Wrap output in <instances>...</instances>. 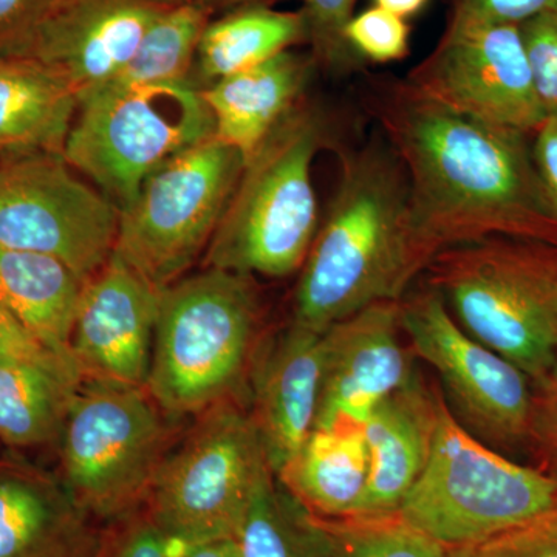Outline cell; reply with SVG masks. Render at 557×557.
Returning <instances> with one entry per match:
<instances>
[{"label":"cell","instance_id":"6da1fadb","mask_svg":"<svg viewBox=\"0 0 557 557\" xmlns=\"http://www.w3.org/2000/svg\"><path fill=\"white\" fill-rule=\"evenodd\" d=\"M366 108L401 163L413 222L435 255L491 236L557 245L527 134L457 112L406 78L370 79Z\"/></svg>","mask_w":557,"mask_h":557},{"label":"cell","instance_id":"7a4b0ae2","mask_svg":"<svg viewBox=\"0 0 557 557\" xmlns=\"http://www.w3.org/2000/svg\"><path fill=\"white\" fill-rule=\"evenodd\" d=\"M435 252L413 222L408 180L386 139L341 156V175L293 296V324L324 333L357 311L399 302Z\"/></svg>","mask_w":557,"mask_h":557},{"label":"cell","instance_id":"3957f363","mask_svg":"<svg viewBox=\"0 0 557 557\" xmlns=\"http://www.w3.org/2000/svg\"><path fill=\"white\" fill-rule=\"evenodd\" d=\"M265 309L249 274L201 269L160 289L148 392L178 420L244 399Z\"/></svg>","mask_w":557,"mask_h":557},{"label":"cell","instance_id":"277c9868","mask_svg":"<svg viewBox=\"0 0 557 557\" xmlns=\"http://www.w3.org/2000/svg\"><path fill=\"white\" fill-rule=\"evenodd\" d=\"M468 335L536 387L557 359V245L491 236L438 251L424 271Z\"/></svg>","mask_w":557,"mask_h":557},{"label":"cell","instance_id":"5b68a950","mask_svg":"<svg viewBox=\"0 0 557 557\" xmlns=\"http://www.w3.org/2000/svg\"><path fill=\"white\" fill-rule=\"evenodd\" d=\"M329 121L304 98L245 161L201 269L282 278L299 273L317 236L313 163Z\"/></svg>","mask_w":557,"mask_h":557},{"label":"cell","instance_id":"8992f818","mask_svg":"<svg viewBox=\"0 0 557 557\" xmlns=\"http://www.w3.org/2000/svg\"><path fill=\"white\" fill-rule=\"evenodd\" d=\"M270 472L248 405L226 399L200 412L178 435L145 508L170 549L236 539Z\"/></svg>","mask_w":557,"mask_h":557},{"label":"cell","instance_id":"52a82bcc","mask_svg":"<svg viewBox=\"0 0 557 557\" xmlns=\"http://www.w3.org/2000/svg\"><path fill=\"white\" fill-rule=\"evenodd\" d=\"M557 508V479L491 448L440 410L428 467L397 515L448 549L468 547Z\"/></svg>","mask_w":557,"mask_h":557},{"label":"cell","instance_id":"ba28073f","mask_svg":"<svg viewBox=\"0 0 557 557\" xmlns=\"http://www.w3.org/2000/svg\"><path fill=\"white\" fill-rule=\"evenodd\" d=\"M148 388L84 380L60 438L62 483L81 508L110 523L145 507L178 429Z\"/></svg>","mask_w":557,"mask_h":557},{"label":"cell","instance_id":"9c48e42d","mask_svg":"<svg viewBox=\"0 0 557 557\" xmlns=\"http://www.w3.org/2000/svg\"><path fill=\"white\" fill-rule=\"evenodd\" d=\"M212 137L214 115L190 81L108 87L79 101L62 156L121 212L161 164Z\"/></svg>","mask_w":557,"mask_h":557},{"label":"cell","instance_id":"30bf717a","mask_svg":"<svg viewBox=\"0 0 557 557\" xmlns=\"http://www.w3.org/2000/svg\"><path fill=\"white\" fill-rule=\"evenodd\" d=\"M244 164L218 137L172 157L120 212L113 255L156 288L174 284L203 259Z\"/></svg>","mask_w":557,"mask_h":557},{"label":"cell","instance_id":"8fae6325","mask_svg":"<svg viewBox=\"0 0 557 557\" xmlns=\"http://www.w3.org/2000/svg\"><path fill=\"white\" fill-rule=\"evenodd\" d=\"M399 314L409 346L437 373L458 423L498 453L530 450L534 386L525 373L468 335L426 285L399 300Z\"/></svg>","mask_w":557,"mask_h":557},{"label":"cell","instance_id":"7c38bea8","mask_svg":"<svg viewBox=\"0 0 557 557\" xmlns=\"http://www.w3.org/2000/svg\"><path fill=\"white\" fill-rule=\"evenodd\" d=\"M120 209L60 153L13 156L0 175V247L60 260L86 282L112 258Z\"/></svg>","mask_w":557,"mask_h":557},{"label":"cell","instance_id":"4fadbf2b","mask_svg":"<svg viewBox=\"0 0 557 557\" xmlns=\"http://www.w3.org/2000/svg\"><path fill=\"white\" fill-rule=\"evenodd\" d=\"M406 79L457 112L522 134L545 121L520 25L448 17L437 46Z\"/></svg>","mask_w":557,"mask_h":557},{"label":"cell","instance_id":"5bb4252c","mask_svg":"<svg viewBox=\"0 0 557 557\" xmlns=\"http://www.w3.org/2000/svg\"><path fill=\"white\" fill-rule=\"evenodd\" d=\"M159 299L160 289L115 255L84 282L70 341L83 381L148 386Z\"/></svg>","mask_w":557,"mask_h":557},{"label":"cell","instance_id":"9a60e30c","mask_svg":"<svg viewBox=\"0 0 557 557\" xmlns=\"http://www.w3.org/2000/svg\"><path fill=\"white\" fill-rule=\"evenodd\" d=\"M399 302H379L324 332V369L314 429L364 426L372 410L416 375Z\"/></svg>","mask_w":557,"mask_h":557},{"label":"cell","instance_id":"2e32d148","mask_svg":"<svg viewBox=\"0 0 557 557\" xmlns=\"http://www.w3.org/2000/svg\"><path fill=\"white\" fill-rule=\"evenodd\" d=\"M189 0H58L35 60L62 73L83 100L123 70L153 22ZM223 11L215 0H197Z\"/></svg>","mask_w":557,"mask_h":557},{"label":"cell","instance_id":"e0dca14e","mask_svg":"<svg viewBox=\"0 0 557 557\" xmlns=\"http://www.w3.org/2000/svg\"><path fill=\"white\" fill-rule=\"evenodd\" d=\"M324 333L289 322L260 344L249 376V416L277 475L299 453L317 421Z\"/></svg>","mask_w":557,"mask_h":557},{"label":"cell","instance_id":"ac0fdd59","mask_svg":"<svg viewBox=\"0 0 557 557\" xmlns=\"http://www.w3.org/2000/svg\"><path fill=\"white\" fill-rule=\"evenodd\" d=\"M104 527L79 507L60 475L0 460V557H98Z\"/></svg>","mask_w":557,"mask_h":557},{"label":"cell","instance_id":"d6986e66","mask_svg":"<svg viewBox=\"0 0 557 557\" xmlns=\"http://www.w3.org/2000/svg\"><path fill=\"white\" fill-rule=\"evenodd\" d=\"M443 403L442 388L417 372L372 410L364 424L369 483L355 516L397 515L428 467Z\"/></svg>","mask_w":557,"mask_h":557},{"label":"cell","instance_id":"ffe728a7","mask_svg":"<svg viewBox=\"0 0 557 557\" xmlns=\"http://www.w3.org/2000/svg\"><path fill=\"white\" fill-rule=\"evenodd\" d=\"M318 65L311 53L287 50L201 90L215 137L247 161L274 127L307 98Z\"/></svg>","mask_w":557,"mask_h":557},{"label":"cell","instance_id":"44dd1931","mask_svg":"<svg viewBox=\"0 0 557 557\" xmlns=\"http://www.w3.org/2000/svg\"><path fill=\"white\" fill-rule=\"evenodd\" d=\"M78 108L76 90L57 69L35 58L0 60V152L62 156Z\"/></svg>","mask_w":557,"mask_h":557},{"label":"cell","instance_id":"7402d4cb","mask_svg":"<svg viewBox=\"0 0 557 557\" xmlns=\"http://www.w3.org/2000/svg\"><path fill=\"white\" fill-rule=\"evenodd\" d=\"M369 475L364 426L343 423L313 429L276 478L311 515L343 519L357 515Z\"/></svg>","mask_w":557,"mask_h":557},{"label":"cell","instance_id":"603a6c76","mask_svg":"<svg viewBox=\"0 0 557 557\" xmlns=\"http://www.w3.org/2000/svg\"><path fill=\"white\" fill-rule=\"evenodd\" d=\"M83 285L60 260L0 247V306L72 364L70 341Z\"/></svg>","mask_w":557,"mask_h":557},{"label":"cell","instance_id":"cb8c5ba5","mask_svg":"<svg viewBox=\"0 0 557 557\" xmlns=\"http://www.w3.org/2000/svg\"><path fill=\"white\" fill-rule=\"evenodd\" d=\"M309 44L302 10L245 5L214 17L201 36L190 83L203 90L226 76L255 67L282 51Z\"/></svg>","mask_w":557,"mask_h":557},{"label":"cell","instance_id":"d4e9b609","mask_svg":"<svg viewBox=\"0 0 557 557\" xmlns=\"http://www.w3.org/2000/svg\"><path fill=\"white\" fill-rule=\"evenodd\" d=\"M81 383L67 370L0 361V442L10 448L60 442Z\"/></svg>","mask_w":557,"mask_h":557},{"label":"cell","instance_id":"484cf974","mask_svg":"<svg viewBox=\"0 0 557 557\" xmlns=\"http://www.w3.org/2000/svg\"><path fill=\"white\" fill-rule=\"evenodd\" d=\"M240 557H335L327 528L270 472L237 531Z\"/></svg>","mask_w":557,"mask_h":557},{"label":"cell","instance_id":"4316f807","mask_svg":"<svg viewBox=\"0 0 557 557\" xmlns=\"http://www.w3.org/2000/svg\"><path fill=\"white\" fill-rule=\"evenodd\" d=\"M219 11L197 0L172 7L153 22L134 57L101 89L190 81L201 36Z\"/></svg>","mask_w":557,"mask_h":557},{"label":"cell","instance_id":"83f0119b","mask_svg":"<svg viewBox=\"0 0 557 557\" xmlns=\"http://www.w3.org/2000/svg\"><path fill=\"white\" fill-rule=\"evenodd\" d=\"M321 520L332 536L335 557H448V548L398 515Z\"/></svg>","mask_w":557,"mask_h":557},{"label":"cell","instance_id":"f1b7e54d","mask_svg":"<svg viewBox=\"0 0 557 557\" xmlns=\"http://www.w3.org/2000/svg\"><path fill=\"white\" fill-rule=\"evenodd\" d=\"M358 0H302L309 30L310 53L319 70L333 76L350 75L362 62L346 40L348 21L355 16Z\"/></svg>","mask_w":557,"mask_h":557},{"label":"cell","instance_id":"f546056e","mask_svg":"<svg viewBox=\"0 0 557 557\" xmlns=\"http://www.w3.org/2000/svg\"><path fill=\"white\" fill-rule=\"evenodd\" d=\"M346 40L362 64H388L408 57L410 27L408 20L373 5L348 21Z\"/></svg>","mask_w":557,"mask_h":557},{"label":"cell","instance_id":"4dcf8cb0","mask_svg":"<svg viewBox=\"0 0 557 557\" xmlns=\"http://www.w3.org/2000/svg\"><path fill=\"white\" fill-rule=\"evenodd\" d=\"M448 557H557V508L487 541L449 549Z\"/></svg>","mask_w":557,"mask_h":557},{"label":"cell","instance_id":"1f68e13d","mask_svg":"<svg viewBox=\"0 0 557 557\" xmlns=\"http://www.w3.org/2000/svg\"><path fill=\"white\" fill-rule=\"evenodd\" d=\"M520 32L545 119H557V11L523 22Z\"/></svg>","mask_w":557,"mask_h":557},{"label":"cell","instance_id":"d6a6232c","mask_svg":"<svg viewBox=\"0 0 557 557\" xmlns=\"http://www.w3.org/2000/svg\"><path fill=\"white\" fill-rule=\"evenodd\" d=\"M58 0H0V60L35 58L40 32Z\"/></svg>","mask_w":557,"mask_h":557},{"label":"cell","instance_id":"836d02e7","mask_svg":"<svg viewBox=\"0 0 557 557\" xmlns=\"http://www.w3.org/2000/svg\"><path fill=\"white\" fill-rule=\"evenodd\" d=\"M98 557H171L166 539L146 508L106 523Z\"/></svg>","mask_w":557,"mask_h":557},{"label":"cell","instance_id":"e575fe53","mask_svg":"<svg viewBox=\"0 0 557 557\" xmlns=\"http://www.w3.org/2000/svg\"><path fill=\"white\" fill-rule=\"evenodd\" d=\"M530 453L536 468L557 479V359L547 379L534 387Z\"/></svg>","mask_w":557,"mask_h":557},{"label":"cell","instance_id":"d590c367","mask_svg":"<svg viewBox=\"0 0 557 557\" xmlns=\"http://www.w3.org/2000/svg\"><path fill=\"white\" fill-rule=\"evenodd\" d=\"M456 20L522 25L523 22L557 11V0H445Z\"/></svg>","mask_w":557,"mask_h":557},{"label":"cell","instance_id":"8d00e7d4","mask_svg":"<svg viewBox=\"0 0 557 557\" xmlns=\"http://www.w3.org/2000/svg\"><path fill=\"white\" fill-rule=\"evenodd\" d=\"M0 361L35 362V364L67 370L81 376L75 364L40 343L30 330L25 329L2 306H0Z\"/></svg>","mask_w":557,"mask_h":557},{"label":"cell","instance_id":"74e56055","mask_svg":"<svg viewBox=\"0 0 557 557\" xmlns=\"http://www.w3.org/2000/svg\"><path fill=\"white\" fill-rule=\"evenodd\" d=\"M534 135L531 156L539 182L557 219V119H545Z\"/></svg>","mask_w":557,"mask_h":557},{"label":"cell","instance_id":"f35d334b","mask_svg":"<svg viewBox=\"0 0 557 557\" xmlns=\"http://www.w3.org/2000/svg\"><path fill=\"white\" fill-rule=\"evenodd\" d=\"M171 557H240L236 539H220L205 544L170 549Z\"/></svg>","mask_w":557,"mask_h":557},{"label":"cell","instance_id":"ab89813d","mask_svg":"<svg viewBox=\"0 0 557 557\" xmlns=\"http://www.w3.org/2000/svg\"><path fill=\"white\" fill-rule=\"evenodd\" d=\"M429 0H373V5L391 11L403 20L420 13L428 5Z\"/></svg>","mask_w":557,"mask_h":557},{"label":"cell","instance_id":"60d3db41","mask_svg":"<svg viewBox=\"0 0 557 557\" xmlns=\"http://www.w3.org/2000/svg\"><path fill=\"white\" fill-rule=\"evenodd\" d=\"M219 3L220 9L225 11H230L233 9H239V7L245 5H273L276 7L278 2L282 0H215Z\"/></svg>","mask_w":557,"mask_h":557},{"label":"cell","instance_id":"b9f144b4","mask_svg":"<svg viewBox=\"0 0 557 557\" xmlns=\"http://www.w3.org/2000/svg\"><path fill=\"white\" fill-rule=\"evenodd\" d=\"M10 153L0 152V175H2L3 168H5L7 161L10 160Z\"/></svg>","mask_w":557,"mask_h":557}]
</instances>
